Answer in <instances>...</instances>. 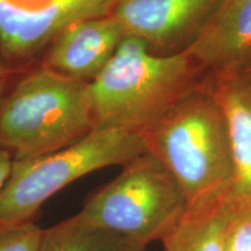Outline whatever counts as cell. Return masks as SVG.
<instances>
[{"label": "cell", "instance_id": "cell-13", "mask_svg": "<svg viewBox=\"0 0 251 251\" xmlns=\"http://www.w3.org/2000/svg\"><path fill=\"white\" fill-rule=\"evenodd\" d=\"M231 203L225 234V251H251V203L234 200Z\"/></svg>", "mask_w": 251, "mask_h": 251}, {"label": "cell", "instance_id": "cell-8", "mask_svg": "<svg viewBox=\"0 0 251 251\" xmlns=\"http://www.w3.org/2000/svg\"><path fill=\"white\" fill-rule=\"evenodd\" d=\"M127 35L112 14L71 24L46 50L42 65L75 80L91 83Z\"/></svg>", "mask_w": 251, "mask_h": 251}, {"label": "cell", "instance_id": "cell-2", "mask_svg": "<svg viewBox=\"0 0 251 251\" xmlns=\"http://www.w3.org/2000/svg\"><path fill=\"white\" fill-rule=\"evenodd\" d=\"M201 69L186 50L156 54L143 41L127 36L99 76L89 83L94 128L144 135L199 84Z\"/></svg>", "mask_w": 251, "mask_h": 251}, {"label": "cell", "instance_id": "cell-11", "mask_svg": "<svg viewBox=\"0 0 251 251\" xmlns=\"http://www.w3.org/2000/svg\"><path fill=\"white\" fill-rule=\"evenodd\" d=\"M230 198L187 209L175 230L162 241L163 251H225V234L231 213Z\"/></svg>", "mask_w": 251, "mask_h": 251}, {"label": "cell", "instance_id": "cell-3", "mask_svg": "<svg viewBox=\"0 0 251 251\" xmlns=\"http://www.w3.org/2000/svg\"><path fill=\"white\" fill-rule=\"evenodd\" d=\"M93 129L89 83L42 64L25 74L0 98V146L14 159L57 151Z\"/></svg>", "mask_w": 251, "mask_h": 251}, {"label": "cell", "instance_id": "cell-10", "mask_svg": "<svg viewBox=\"0 0 251 251\" xmlns=\"http://www.w3.org/2000/svg\"><path fill=\"white\" fill-rule=\"evenodd\" d=\"M227 121L233 185L231 200L251 203V81L240 74L214 76L211 85Z\"/></svg>", "mask_w": 251, "mask_h": 251}, {"label": "cell", "instance_id": "cell-4", "mask_svg": "<svg viewBox=\"0 0 251 251\" xmlns=\"http://www.w3.org/2000/svg\"><path fill=\"white\" fill-rule=\"evenodd\" d=\"M187 209L177 180L147 150L122 166L120 175L93 194L75 216L147 248L169 236Z\"/></svg>", "mask_w": 251, "mask_h": 251}, {"label": "cell", "instance_id": "cell-1", "mask_svg": "<svg viewBox=\"0 0 251 251\" xmlns=\"http://www.w3.org/2000/svg\"><path fill=\"white\" fill-rule=\"evenodd\" d=\"M148 151L171 172L188 209L229 196L233 159L225 113L211 85H198L143 135Z\"/></svg>", "mask_w": 251, "mask_h": 251}, {"label": "cell", "instance_id": "cell-17", "mask_svg": "<svg viewBox=\"0 0 251 251\" xmlns=\"http://www.w3.org/2000/svg\"><path fill=\"white\" fill-rule=\"evenodd\" d=\"M240 75H242L244 78H247L248 80L251 81V56L249 59L246 62V64L243 65V68L241 69V71L238 72Z\"/></svg>", "mask_w": 251, "mask_h": 251}, {"label": "cell", "instance_id": "cell-14", "mask_svg": "<svg viewBox=\"0 0 251 251\" xmlns=\"http://www.w3.org/2000/svg\"><path fill=\"white\" fill-rule=\"evenodd\" d=\"M42 231L34 221L0 225V251H39Z\"/></svg>", "mask_w": 251, "mask_h": 251}, {"label": "cell", "instance_id": "cell-6", "mask_svg": "<svg viewBox=\"0 0 251 251\" xmlns=\"http://www.w3.org/2000/svg\"><path fill=\"white\" fill-rule=\"evenodd\" d=\"M117 0H0V63L30 64L71 24L111 14Z\"/></svg>", "mask_w": 251, "mask_h": 251}, {"label": "cell", "instance_id": "cell-9", "mask_svg": "<svg viewBox=\"0 0 251 251\" xmlns=\"http://www.w3.org/2000/svg\"><path fill=\"white\" fill-rule=\"evenodd\" d=\"M186 51L214 76L238 74L251 56V0H220Z\"/></svg>", "mask_w": 251, "mask_h": 251}, {"label": "cell", "instance_id": "cell-16", "mask_svg": "<svg viewBox=\"0 0 251 251\" xmlns=\"http://www.w3.org/2000/svg\"><path fill=\"white\" fill-rule=\"evenodd\" d=\"M11 74L12 72L0 63V98H1L6 92V86H7V81L9 76H11Z\"/></svg>", "mask_w": 251, "mask_h": 251}, {"label": "cell", "instance_id": "cell-7", "mask_svg": "<svg viewBox=\"0 0 251 251\" xmlns=\"http://www.w3.org/2000/svg\"><path fill=\"white\" fill-rule=\"evenodd\" d=\"M220 0H117L112 15L126 35L161 55L184 51Z\"/></svg>", "mask_w": 251, "mask_h": 251}, {"label": "cell", "instance_id": "cell-12", "mask_svg": "<svg viewBox=\"0 0 251 251\" xmlns=\"http://www.w3.org/2000/svg\"><path fill=\"white\" fill-rule=\"evenodd\" d=\"M39 251H146V248L72 216L43 229Z\"/></svg>", "mask_w": 251, "mask_h": 251}, {"label": "cell", "instance_id": "cell-15", "mask_svg": "<svg viewBox=\"0 0 251 251\" xmlns=\"http://www.w3.org/2000/svg\"><path fill=\"white\" fill-rule=\"evenodd\" d=\"M13 162L14 157L12 152L0 146V192H1L5 184L7 183L9 176H11Z\"/></svg>", "mask_w": 251, "mask_h": 251}, {"label": "cell", "instance_id": "cell-5", "mask_svg": "<svg viewBox=\"0 0 251 251\" xmlns=\"http://www.w3.org/2000/svg\"><path fill=\"white\" fill-rule=\"evenodd\" d=\"M147 150L143 135L94 128L57 151L14 159L11 176L0 192V225L33 221L41 206L62 188L100 169L124 166Z\"/></svg>", "mask_w": 251, "mask_h": 251}]
</instances>
